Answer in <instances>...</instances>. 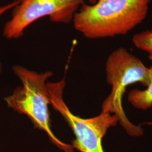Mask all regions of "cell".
Listing matches in <instances>:
<instances>
[{
  "mask_svg": "<svg viewBox=\"0 0 152 152\" xmlns=\"http://www.w3.org/2000/svg\"><path fill=\"white\" fill-rule=\"evenodd\" d=\"M151 0H98L84 3L72 22L75 29L89 39L125 35L146 18Z\"/></svg>",
  "mask_w": 152,
  "mask_h": 152,
  "instance_id": "1",
  "label": "cell"
},
{
  "mask_svg": "<svg viewBox=\"0 0 152 152\" xmlns=\"http://www.w3.org/2000/svg\"><path fill=\"white\" fill-rule=\"evenodd\" d=\"M12 70L22 81V86L5 98L8 107L20 114H25L34 127L44 131L50 141L64 152H74L71 145L66 144L55 136L51 129L49 105L50 99L46 83L53 72L37 73L20 66L15 65Z\"/></svg>",
  "mask_w": 152,
  "mask_h": 152,
  "instance_id": "2",
  "label": "cell"
},
{
  "mask_svg": "<svg viewBox=\"0 0 152 152\" xmlns=\"http://www.w3.org/2000/svg\"><path fill=\"white\" fill-rule=\"evenodd\" d=\"M106 78L112 91L102 104V112L117 116L127 133L139 137L144 134L140 126L134 125L126 117L122 107V97L126 88L140 82L147 87L149 80V68L127 50L120 48L109 55L105 64Z\"/></svg>",
  "mask_w": 152,
  "mask_h": 152,
  "instance_id": "3",
  "label": "cell"
},
{
  "mask_svg": "<svg viewBox=\"0 0 152 152\" xmlns=\"http://www.w3.org/2000/svg\"><path fill=\"white\" fill-rule=\"evenodd\" d=\"M50 104L58 112L75 135L72 146L81 152H105L102 141L109 128L115 126L119 120L117 115L106 112L90 118H82L73 114L63 100L64 80L48 83Z\"/></svg>",
  "mask_w": 152,
  "mask_h": 152,
  "instance_id": "4",
  "label": "cell"
},
{
  "mask_svg": "<svg viewBox=\"0 0 152 152\" xmlns=\"http://www.w3.org/2000/svg\"><path fill=\"white\" fill-rule=\"evenodd\" d=\"M11 19L6 23L3 36L9 39L21 37L28 26L45 16L51 22L66 24L72 22L75 13L85 0H16Z\"/></svg>",
  "mask_w": 152,
  "mask_h": 152,
  "instance_id": "5",
  "label": "cell"
},
{
  "mask_svg": "<svg viewBox=\"0 0 152 152\" xmlns=\"http://www.w3.org/2000/svg\"><path fill=\"white\" fill-rule=\"evenodd\" d=\"M149 77L147 89H134L129 94L128 101L136 108L147 110L152 107V66L149 68Z\"/></svg>",
  "mask_w": 152,
  "mask_h": 152,
  "instance_id": "6",
  "label": "cell"
},
{
  "mask_svg": "<svg viewBox=\"0 0 152 152\" xmlns=\"http://www.w3.org/2000/svg\"><path fill=\"white\" fill-rule=\"evenodd\" d=\"M132 41L137 49L147 52L149 56H152V29L134 34Z\"/></svg>",
  "mask_w": 152,
  "mask_h": 152,
  "instance_id": "7",
  "label": "cell"
},
{
  "mask_svg": "<svg viewBox=\"0 0 152 152\" xmlns=\"http://www.w3.org/2000/svg\"><path fill=\"white\" fill-rule=\"evenodd\" d=\"M18 4L19 2L18 1L14 0L9 4L3 5H0V17L3 15L7 11H9L11 9H12L13 8H14ZM2 65L0 62V74L2 73Z\"/></svg>",
  "mask_w": 152,
  "mask_h": 152,
  "instance_id": "8",
  "label": "cell"
},
{
  "mask_svg": "<svg viewBox=\"0 0 152 152\" xmlns=\"http://www.w3.org/2000/svg\"><path fill=\"white\" fill-rule=\"evenodd\" d=\"M88 2L90 4H94L95 2H96V1L98 0H88Z\"/></svg>",
  "mask_w": 152,
  "mask_h": 152,
  "instance_id": "9",
  "label": "cell"
},
{
  "mask_svg": "<svg viewBox=\"0 0 152 152\" xmlns=\"http://www.w3.org/2000/svg\"><path fill=\"white\" fill-rule=\"evenodd\" d=\"M149 59L152 60V56H149Z\"/></svg>",
  "mask_w": 152,
  "mask_h": 152,
  "instance_id": "10",
  "label": "cell"
}]
</instances>
